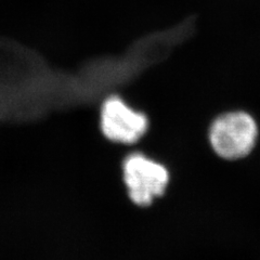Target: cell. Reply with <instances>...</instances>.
<instances>
[{
  "label": "cell",
  "instance_id": "7a4b0ae2",
  "mask_svg": "<svg viewBox=\"0 0 260 260\" xmlns=\"http://www.w3.org/2000/svg\"><path fill=\"white\" fill-rule=\"evenodd\" d=\"M129 198L139 206H149L165 193L169 173L165 166L140 153L129 155L123 165Z\"/></svg>",
  "mask_w": 260,
  "mask_h": 260
},
{
  "label": "cell",
  "instance_id": "3957f363",
  "mask_svg": "<svg viewBox=\"0 0 260 260\" xmlns=\"http://www.w3.org/2000/svg\"><path fill=\"white\" fill-rule=\"evenodd\" d=\"M101 129L111 141L132 144L146 133L148 118L129 108L119 98H110L102 107Z\"/></svg>",
  "mask_w": 260,
  "mask_h": 260
},
{
  "label": "cell",
  "instance_id": "6da1fadb",
  "mask_svg": "<svg viewBox=\"0 0 260 260\" xmlns=\"http://www.w3.org/2000/svg\"><path fill=\"white\" fill-rule=\"evenodd\" d=\"M258 137L255 119L245 112L219 116L210 127L209 140L214 151L225 159L245 157L254 149Z\"/></svg>",
  "mask_w": 260,
  "mask_h": 260
}]
</instances>
